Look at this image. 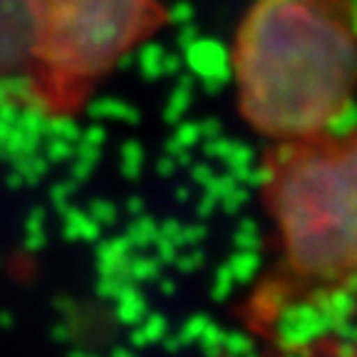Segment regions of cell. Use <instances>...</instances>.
I'll use <instances>...</instances> for the list:
<instances>
[{
	"label": "cell",
	"instance_id": "obj_1",
	"mask_svg": "<svg viewBox=\"0 0 357 357\" xmlns=\"http://www.w3.org/2000/svg\"><path fill=\"white\" fill-rule=\"evenodd\" d=\"M229 67L238 119L266 146L342 127L357 107V0H251Z\"/></svg>",
	"mask_w": 357,
	"mask_h": 357
},
{
	"label": "cell",
	"instance_id": "obj_2",
	"mask_svg": "<svg viewBox=\"0 0 357 357\" xmlns=\"http://www.w3.org/2000/svg\"><path fill=\"white\" fill-rule=\"evenodd\" d=\"M258 201L273 245V275L256 298L258 323L357 288V122L266 146Z\"/></svg>",
	"mask_w": 357,
	"mask_h": 357
},
{
	"label": "cell",
	"instance_id": "obj_3",
	"mask_svg": "<svg viewBox=\"0 0 357 357\" xmlns=\"http://www.w3.org/2000/svg\"><path fill=\"white\" fill-rule=\"evenodd\" d=\"M33 55L20 92L43 119L79 117L102 84L172 22L167 0H28Z\"/></svg>",
	"mask_w": 357,
	"mask_h": 357
},
{
	"label": "cell",
	"instance_id": "obj_4",
	"mask_svg": "<svg viewBox=\"0 0 357 357\" xmlns=\"http://www.w3.org/2000/svg\"><path fill=\"white\" fill-rule=\"evenodd\" d=\"M33 55L28 0H0V84H22Z\"/></svg>",
	"mask_w": 357,
	"mask_h": 357
}]
</instances>
